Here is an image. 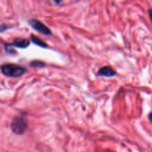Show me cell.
Segmentation results:
<instances>
[{
  "mask_svg": "<svg viewBox=\"0 0 152 152\" xmlns=\"http://www.w3.org/2000/svg\"><path fill=\"white\" fill-rule=\"evenodd\" d=\"M1 72L4 76L8 77H19L26 73L25 67L19 66L15 64H6L1 66Z\"/></svg>",
  "mask_w": 152,
  "mask_h": 152,
  "instance_id": "cell-1",
  "label": "cell"
},
{
  "mask_svg": "<svg viewBox=\"0 0 152 152\" xmlns=\"http://www.w3.org/2000/svg\"><path fill=\"white\" fill-rule=\"evenodd\" d=\"M10 126L13 133L18 135H22L25 134L28 129V120L23 115L17 116L13 118Z\"/></svg>",
  "mask_w": 152,
  "mask_h": 152,
  "instance_id": "cell-2",
  "label": "cell"
},
{
  "mask_svg": "<svg viewBox=\"0 0 152 152\" xmlns=\"http://www.w3.org/2000/svg\"><path fill=\"white\" fill-rule=\"evenodd\" d=\"M29 25L34 28V30H36L37 31H38L40 34H43L45 36H50L52 34L51 31L49 29L48 27L46 26L45 25L42 23V22H40L39 20L36 19H32L29 21Z\"/></svg>",
  "mask_w": 152,
  "mask_h": 152,
  "instance_id": "cell-3",
  "label": "cell"
},
{
  "mask_svg": "<svg viewBox=\"0 0 152 152\" xmlns=\"http://www.w3.org/2000/svg\"><path fill=\"white\" fill-rule=\"evenodd\" d=\"M117 75L116 71L111 66H103L98 71L97 76L105 77H113Z\"/></svg>",
  "mask_w": 152,
  "mask_h": 152,
  "instance_id": "cell-4",
  "label": "cell"
},
{
  "mask_svg": "<svg viewBox=\"0 0 152 152\" xmlns=\"http://www.w3.org/2000/svg\"><path fill=\"white\" fill-rule=\"evenodd\" d=\"M8 45L10 47L13 46V47L19 48H26L29 46L30 40L24 38H16L13 40L11 44Z\"/></svg>",
  "mask_w": 152,
  "mask_h": 152,
  "instance_id": "cell-5",
  "label": "cell"
},
{
  "mask_svg": "<svg viewBox=\"0 0 152 152\" xmlns=\"http://www.w3.org/2000/svg\"><path fill=\"white\" fill-rule=\"evenodd\" d=\"M31 41L33 43H34L35 45H37L40 46V47H42V48H47L48 47V45L46 44V43L43 40L40 39L39 37H36V36H34V35L31 36Z\"/></svg>",
  "mask_w": 152,
  "mask_h": 152,
  "instance_id": "cell-6",
  "label": "cell"
},
{
  "mask_svg": "<svg viewBox=\"0 0 152 152\" xmlns=\"http://www.w3.org/2000/svg\"><path fill=\"white\" fill-rule=\"evenodd\" d=\"M31 67H34V68H44L45 67V63L40 60H34L30 63Z\"/></svg>",
  "mask_w": 152,
  "mask_h": 152,
  "instance_id": "cell-7",
  "label": "cell"
},
{
  "mask_svg": "<svg viewBox=\"0 0 152 152\" xmlns=\"http://www.w3.org/2000/svg\"><path fill=\"white\" fill-rule=\"evenodd\" d=\"M148 16H149V19L152 23V9H149V10H148Z\"/></svg>",
  "mask_w": 152,
  "mask_h": 152,
  "instance_id": "cell-8",
  "label": "cell"
},
{
  "mask_svg": "<svg viewBox=\"0 0 152 152\" xmlns=\"http://www.w3.org/2000/svg\"><path fill=\"white\" fill-rule=\"evenodd\" d=\"M148 120H149V121L152 123V112L150 113V114H148Z\"/></svg>",
  "mask_w": 152,
  "mask_h": 152,
  "instance_id": "cell-9",
  "label": "cell"
}]
</instances>
